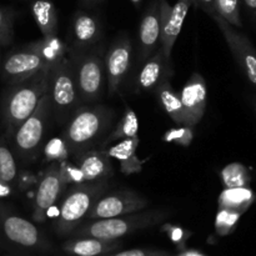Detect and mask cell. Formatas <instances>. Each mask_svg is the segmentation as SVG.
Returning a JSON list of instances; mask_svg holds the SVG:
<instances>
[{
	"mask_svg": "<svg viewBox=\"0 0 256 256\" xmlns=\"http://www.w3.org/2000/svg\"><path fill=\"white\" fill-rule=\"evenodd\" d=\"M65 54L66 48L58 35L42 38L10 54L2 65V75L9 84H18L42 70L54 68Z\"/></svg>",
	"mask_w": 256,
	"mask_h": 256,
	"instance_id": "6da1fadb",
	"label": "cell"
},
{
	"mask_svg": "<svg viewBox=\"0 0 256 256\" xmlns=\"http://www.w3.org/2000/svg\"><path fill=\"white\" fill-rule=\"evenodd\" d=\"M114 112L106 106H82L70 116L62 139L72 156L89 150L106 132Z\"/></svg>",
	"mask_w": 256,
	"mask_h": 256,
	"instance_id": "7a4b0ae2",
	"label": "cell"
},
{
	"mask_svg": "<svg viewBox=\"0 0 256 256\" xmlns=\"http://www.w3.org/2000/svg\"><path fill=\"white\" fill-rule=\"evenodd\" d=\"M54 68L44 69L29 79L12 85L2 106V115L8 130L14 132L25 119L32 115L40 99L50 90Z\"/></svg>",
	"mask_w": 256,
	"mask_h": 256,
	"instance_id": "3957f363",
	"label": "cell"
},
{
	"mask_svg": "<svg viewBox=\"0 0 256 256\" xmlns=\"http://www.w3.org/2000/svg\"><path fill=\"white\" fill-rule=\"evenodd\" d=\"M105 48L102 42L82 52H72L79 100L94 102L102 98L105 82Z\"/></svg>",
	"mask_w": 256,
	"mask_h": 256,
	"instance_id": "277c9868",
	"label": "cell"
},
{
	"mask_svg": "<svg viewBox=\"0 0 256 256\" xmlns=\"http://www.w3.org/2000/svg\"><path fill=\"white\" fill-rule=\"evenodd\" d=\"M49 94L55 118L59 122L69 119L79 102L74 65L70 56L65 55L52 69Z\"/></svg>",
	"mask_w": 256,
	"mask_h": 256,
	"instance_id": "5b68a950",
	"label": "cell"
},
{
	"mask_svg": "<svg viewBox=\"0 0 256 256\" xmlns=\"http://www.w3.org/2000/svg\"><path fill=\"white\" fill-rule=\"evenodd\" d=\"M108 188L106 180L82 182L69 190L59 210V225L64 229L74 226L82 222L95 202L104 195Z\"/></svg>",
	"mask_w": 256,
	"mask_h": 256,
	"instance_id": "8992f818",
	"label": "cell"
},
{
	"mask_svg": "<svg viewBox=\"0 0 256 256\" xmlns=\"http://www.w3.org/2000/svg\"><path fill=\"white\" fill-rule=\"evenodd\" d=\"M166 215V210H149V212H138L122 216L110 218V219H98L85 228L84 234L95 239L112 242L118 238L124 236L135 228L155 224L159 220L164 219Z\"/></svg>",
	"mask_w": 256,
	"mask_h": 256,
	"instance_id": "52a82bcc",
	"label": "cell"
},
{
	"mask_svg": "<svg viewBox=\"0 0 256 256\" xmlns=\"http://www.w3.org/2000/svg\"><path fill=\"white\" fill-rule=\"evenodd\" d=\"M50 112H52V100H50V94L46 92L40 99L39 104L32 112V115L25 119L12 132L15 146L20 154L26 156L39 149L40 142L44 138Z\"/></svg>",
	"mask_w": 256,
	"mask_h": 256,
	"instance_id": "ba28073f",
	"label": "cell"
},
{
	"mask_svg": "<svg viewBox=\"0 0 256 256\" xmlns=\"http://www.w3.org/2000/svg\"><path fill=\"white\" fill-rule=\"evenodd\" d=\"M212 20L222 32L235 62L250 82L256 86V49L249 38L238 32L232 25L225 22L218 14L212 15Z\"/></svg>",
	"mask_w": 256,
	"mask_h": 256,
	"instance_id": "9c48e42d",
	"label": "cell"
},
{
	"mask_svg": "<svg viewBox=\"0 0 256 256\" xmlns=\"http://www.w3.org/2000/svg\"><path fill=\"white\" fill-rule=\"evenodd\" d=\"M149 205V200L132 190H119L112 194L102 195L88 216L92 220L110 219L122 216L144 210Z\"/></svg>",
	"mask_w": 256,
	"mask_h": 256,
	"instance_id": "30bf717a",
	"label": "cell"
},
{
	"mask_svg": "<svg viewBox=\"0 0 256 256\" xmlns=\"http://www.w3.org/2000/svg\"><path fill=\"white\" fill-rule=\"evenodd\" d=\"M132 44L129 35L116 38L109 49L105 52V79H106L108 92L114 95L118 92L120 85L124 82L132 65Z\"/></svg>",
	"mask_w": 256,
	"mask_h": 256,
	"instance_id": "8fae6325",
	"label": "cell"
},
{
	"mask_svg": "<svg viewBox=\"0 0 256 256\" xmlns=\"http://www.w3.org/2000/svg\"><path fill=\"white\" fill-rule=\"evenodd\" d=\"M160 19H162V35L160 48L164 55L170 59L172 48L179 38L184 25L185 18L192 6V0H178L174 5H170L168 0H159Z\"/></svg>",
	"mask_w": 256,
	"mask_h": 256,
	"instance_id": "7c38bea8",
	"label": "cell"
},
{
	"mask_svg": "<svg viewBox=\"0 0 256 256\" xmlns=\"http://www.w3.org/2000/svg\"><path fill=\"white\" fill-rule=\"evenodd\" d=\"M102 28L99 18L85 10H78L72 15L69 32L70 52H82L102 42Z\"/></svg>",
	"mask_w": 256,
	"mask_h": 256,
	"instance_id": "4fadbf2b",
	"label": "cell"
},
{
	"mask_svg": "<svg viewBox=\"0 0 256 256\" xmlns=\"http://www.w3.org/2000/svg\"><path fill=\"white\" fill-rule=\"evenodd\" d=\"M162 35V19H160L159 0H152L142 18L138 34V64H142L152 56L160 46Z\"/></svg>",
	"mask_w": 256,
	"mask_h": 256,
	"instance_id": "5bb4252c",
	"label": "cell"
},
{
	"mask_svg": "<svg viewBox=\"0 0 256 256\" xmlns=\"http://www.w3.org/2000/svg\"><path fill=\"white\" fill-rule=\"evenodd\" d=\"M59 174V162H52L44 176L38 185L36 194L34 199V219L42 222L49 215L55 202L60 196V192L64 189Z\"/></svg>",
	"mask_w": 256,
	"mask_h": 256,
	"instance_id": "9a60e30c",
	"label": "cell"
},
{
	"mask_svg": "<svg viewBox=\"0 0 256 256\" xmlns=\"http://www.w3.org/2000/svg\"><path fill=\"white\" fill-rule=\"evenodd\" d=\"M179 96L189 118V125L194 128L204 118L208 105V86L202 75L192 72Z\"/></svg>",
	"mask_w": 256,
	"mask_h": 256,
	"instance_id": "2e32d148",
	"label": "cell"
},
{
	"mask_svg": "<svg viewBox=\"0 0 256 256\" xmlns=\"http://www.w3.org/2000/svg\"><path fill=\"white\" fill-rule=\"evenodd\" d=\"M139 72L135 78V89L139 92L155 90L164 80L169 79L172 75L170 59L164 55L162 48H158L156 52L148 58L142 64H140Z\"/></svg>",
	"mask_w": 256,
	"mask_h": 256,
	"instance_id": "e0dca14e",
	"label": "cell"
},
{
	"mask_svg": "<svg viewBox=\"0 0 256 256\" xmlns=\"http://www.w3.org/2000/svg\"><path fill=\"white\" fill-rule=\"evenodd\" d=\"M76 166L82 172L85 182L106 180L112 175L110 156L104 149H89L74 155Z\"/></svg>",
	"mask_w": 256,
	"mask_h": 256,
	"instance_id": "ac0fdd59",
	"label": "cell"
},
{
	"mask_svg": "<svg viewBox=\"0 0 256 256\" xmlns=\"http://www.w3.org/2000/svg\"><path fill=\"white\" fill-rule=\"evenodd\" d=\"M139 142V136L130 138L120 140L109 148H104V150L110 158H114L119 162L122 174H138L142 170V160H140L136 154Z\"/></svg>",
	"mask_w": 256,
	"mask_h": 256,
	"instance_id": "d6986e66",
	"label": "cell"
},
{
	"mask_svg": "<svg viewBox=\"0 0 256 256\" xmlns=\"http://www.w3.org/2000/svg\"><path fill=\"white\" fill-rule=\"evenodd\" d=\"M2 228L8 239L22 246H34L39 240L38 229L24 218L9 215L4 219Z\"/></svg>",
	"mask_w": 256,
	"mask_h": 256,
	"instance_id": "ffe728a7",
	"label": "cell"
},
{
	"mask_svg": "<svg viewBox=\"0 0 256 256\" xmlns=\"http://www.w3.org/2000/svg\"><path fill=\"white\" fill-rule=\"evenodd\" d=\"M160 105L164 108L166 114L172 118V122L176 125H189V118L185 112L182 102L178 92H174L170 80L166 79L155 89Z\"/></svg>",
	"mask_w": 256,
	"mask_h": 256,
	"instance_id": "44dd1931",
	"label": "cell"
},
{
	"mask_svg": "<svg viewBox=\"0 0 256 256\" xmlns=\"http://www.w3.org/2000/svg\"><path fill=\"white\" fill-rule=\"evenodd\" d=\"M32 14L42 32V38L58 35V12L50 0H34L32 2Z\"/></svg>",
	"mask_w": 256,
	"mask_h": 256,
	"instance_id": "7402d4cb",
	"label": "cell"
},
{
	"mask_svg": "<svg viewBox=\"0 0 256 256\" xmlns=\"http://www.w3.org/2000/svg\"><path fill=\"white\" fill-rule=\"evenodd\" d=\"M135 136H139V119H138V115L135 114L134 110L128 106L114 129L108 134L104 142L100 144V148L104 149L112 142Z\"/></svg>",
	"mask_w": 256,
	"mask_h": 256,
	"instance_id": "603a6c76",
	"label": "cell"
},
{
	"mask_svg": "<svg viewBox=\"0 0 256 256\" xmlns=\"http://www.w3.org/2000/svg\"><path fill=\"white\" fill-rule=\"evenodd\" d=\"M255 194L249 188H226L220 194L219 208L242 214L254 202Z\"/></svg>",
	"mask_w": 256,
	"mask_h": 256,
	"instance_id": "cb8c5ba5",
	"label": "cell"
},
{
	"mask_svg": "<svg viewBox=\"0 0 256 256\" xmlns=\"http://www.w3.org/2000/svg\"><path fill=\"white\" fill-rule=\"evenodd\" d=\"M222 180L225 188H246L252 182V176L245 165L232 162L222 170Z\"/></svg>",
	"mask_w": 256,
	"mask_h": 256,
	"instance_id": "d4e9b609",
	"label": "cell"
},
{
	"mask_svg": "<svg viewBox=\"0 0 256 256\" xmlns=\"http://www.w3.org/2000/svg\"><path fill=\"white\" fill-rule=\"evenodd\" d=\"M214 2L215 10L219 16H222L225 22L234 28H242L239 0H214Z\"/></svg>",
	"mask_w": 256,
	"mask_h": 256,
	"instance_id": "484cf974",
	"label": "cell"
},
{
	"mask_svg": "<svg viewBox=\"0 0 256 256\" xmlns=\"http://www.w3.org/2000/svg\"><path fill=\"white\" fill-rule=\"evenodd\" d=\"M16 174L18 169L14 155L9 148L0 144V179L10 184L15 180Z\"/></svg>",
	"mask_w": 256,
	"mask_h": 256,
	"instance_id": "4316f807",
	"label": "cell"
},
{
	"mask_svg": "<svg viewBox=\"0 0 256 256\" xmlns=\"http://www.w3.org/2000/svg\"><path fill=\"white\" fill-rule=\"evenodd\" d=\"M106 240L100 239H84L78 240L72 244V252L78 256H96L102 254L106 248Z\"/></svg>",
	"mask_w": 256,
	"mask_h": 256,
	"instance_id": "83f0119b",
	"label": "cell"
},
{
	"mask_svg": "<svg viewBox=\"0 0 256 256\" xmlns=\"http://www.w3.org/2000/svg\"><path fill=\"white\" fill-rule=\"evenodd\" d=\"M192 139H194V129L192 126H188V125H179L178 128H172V129L168 130L162 138L164 142H175V144L185 148L192 144Z\"/></svg>",
	"mask_w": 256,
	"mask_h": 256,
	"instance_id": "f1b7e54d",
	"label": "cell"
},
{
	"mask_svg": "<svg viewBox=\"0 0 256 256\" xmlns=\"http://www.w3.org/2000/svg\"><path fill=\"white\" fill-rule=\"evenodd\" d=\"M14 12L9 8L0 6V45L12 42L14 34Z\"/></svg>",
	"mask_w": 256,
	"mask_h": 256,
	"instance_id": "f546056e",
	"label": "cell"
},
{
	"mask_svg": "<svg viewBox=\"0 0 256 256\" xmlns=\"http://www.w3.org/2000/svg\"><path fill=\"white\" fill-rule=\"evenodd\" d=\"M45 160L52 162H62L69 159V150L65 145L64 140L62 138L52 139L48 142L46 148L44 150Z\"/></svg>",
	"mask_w": 256,
	"mask_h": 256,
	"instance_id": "4dcf8cb0",
	"label": "cell"
},
{
	"mask_svg": "<svg viewBox=\"0 0 256 256\" xmlns=\"http://www.w3.org/2000/svg\"><path fill=\"white\" fill-rule=\"evenodd\" d=\"M59 174L64 186L72 184L78 185L82 184V182H85L79 168H78L76 165H72L70 164V162H68V160L59 162Z\"/></svg>",
	"mask_w": 256,
	"mask_h": 256,
	"instance_id": "1f68e13d",
	"label": "cell"
},
{
	"mask_svg": "<svg viewBox=\"0 0 256 256\" xmlns=\"http://www.w3.org/2000/svg\"><path fill=\"white\" fill-rule=\"evenodd\" d=\"M242 214L235 212H230V210L220 209L219 214L216 216V228L220 230H225L228 232L229 229H232L235 225V222L239 220V216Z\"/></svg>",
	"mask_w": 256,
	"mask_h": 256,
	"instance_id": "d6a6232c",
	"label": "cell"
},
{
	"mask_svg": "<svg viewBox=\"0 0 256 256\" xmlns=\"http://www.w3.org/2000/svg\"><path fill=\"white\" fill-rule=\"evenodd\" d=\"M192 5L198 8V9L202 10L204 12H206L208 15H210V18L216 14L214 0H192Z\"/></svg>",
	"mask_w": 256,
	"mask_h": 256,
	"instance_id": "836d02e7",
	"label": "cell"
},
{
	"mask_svg": "<svg viewBox=\"0 0 256 256\" xmlns=\"http://www.w3.org/2000/svg\"><path fill=\"white\" fill-rule=\"evenodd\" d=\"M10 194H12V188H10L9 182L0 179V199L2 198H8Z\"/></svg>",
	"mask_w": 256,
	"mask_h": 256,
	"instance_id": "e575fe53",
	"label": "cell"
},
{
	"mask_svg": "<svg viewBox=\"0 0 256 256\" xmlns=\"http://www.w3.org/2000/svg\"><path fill=\"white\" fill-rule=\"evenodd\" d=\"M115 256H146V252L142 250H128V252H120Z\"/></svg>",
	"mask_w": 256,
	"mask_h": 256,
	"instance_id": "d590c367",
	"label": "cell"
},
{
	"mask_svg": "<svg viewBox=\"0 0 256 256\" xmlns=\"http://www.w3.org/2000/svg\"><path fill=\"white\" fill-rule=\"evenodd\" d=\"M245 5H246V8L249 9L250 14L254 16V19L256 20V0H244Z\"/></svg>",
	"mask_w": 256,
	"mask_h": 256,
	"instance_id": "8d00e7d4",
	"label": "cell"
},
{
	"mask_svg": "<svg viewBox=\"0 0 256 256\" xmlns=\"http://www.w3.org/2000/svg\"><path fill=\"white\" fill-rule=\"evenodd\" d=\"M100 2H102V0H80V5H82V6H92V5L98 4Z\"/></svg>",
	"mask_w": 256,
	"mask_h": 256,
	"instance_id": "74e56055",
	"label": "cell"
},
{
	"mask_svg": "<svg viewBox=\"0 0 256 256\" xmlns=\"http://www.w3.org/2000/svg\"><path fill=\"white\" fill-rule=\"evenodd\" d=\"M130 2H132V5H135V6H140V4L142 2V0H129Z\"/></svg>",
	"mask_w": 256,
	"mask_h": 256,
	"instance_id": "f35d334b",
	"label": "cell"
},
{
	"mask_svg": "<svg viewBox=\"0 0 256 256\" xmlns=\"http://www.w3.org/2000/svg\"><path fill=\"white\" fill-rule=\"evenodd\" d=\"M252 109H254V112H256V95L252 98Z\"/></svg>",
	"mask_w": 256,
	"mask_h": 256,
	"instance_id": "ab89813d",
	"label": "cell"
},
{
	"mask_svg": "<svg viewBox=\"0 0 256 256\" xmlns=\"http://www.w3.org/2000/svg\"></svg>",
	"mask_w": 256,
	"mask_h": 256,
	"instance_id": "60d3db41",
	"label": "cell"
}]
</instances>
